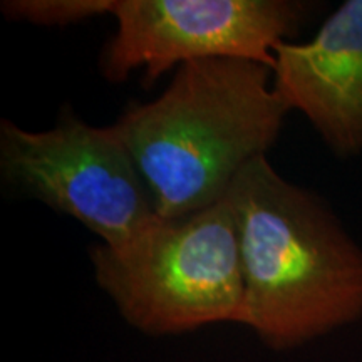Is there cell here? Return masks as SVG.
Wrapping results in <instances>:
<instances>
[{
  "instance_id": "cell-1",
  "label": "cell",
  "mask_w": 362,
  "mask_h": 362,
  "mask_svg": "<svg viewBox=\"0 0 362 362\" xmlns=\"http://www.w3.org/2000/svg\"><path fill=\"white\" fill-rule=\"evenodd\" d=\"M221 200L238 237L240 325L288 351L361 319L362 250L317 194L282 178L264 155Z\"/></svg>"
},
{
  "instance_id": "cell-2",
  "label": "cell",
  "mask_w": 362,
  "mask_h": 362,
  "mask_svg": "<svg viewBox=\"0 0 362 362\" xmlns=\"http://www.w3.org/2000/svg\"><path fill=\"white\" fill-rule=\"evenodd\" d=\"M272 79V67L248 59L189 61L161 96L117 119L158 215L215 205L240 170L274 146L288 110Z\"/></svg>"
},
{
  "instance_id": "cell-3",
  "label": "cell",
  "mask_w": 362,
  "mask_h": 362,
  "mask_svg": "<svg viewBox=\"0 0 362 362\" xmlns=\"http://www.w3.org/2000/svg\"><path fill=\"white\" fill-rule=\"evenodd\" d=\"M90 260L121 317L148 336L242 320L238 237L225 200L180 218L158 215L128 242L94 247Z\"/></svg>"
},
{
  "instance_id": "cell-4",
  "label": "cell",
  "mask_w": 362,
  "mask_h": 362,
  "mask_svg": "<svg viewBox=\"0 0 362 362\" xmlns=\"http://www.w3.org/2000/svg\"><path fill=\"white\" fill-rule=\"evenodd\" d=\"M0 171L7 185L74 216L107 247L133 238L158 216L155 200L115 126L64 115L52 129L0 123Z\"/></svg>"
},
{
  "instance_id": "cell-5",
  "label": "cell",
  "mask_w": 362,
  "mask_h": 362,
  "mask_svg": "<svg viewBox=\"0 0 362 362\" xmlns=\"http://www.w3.org/2000/svg\"><path fill=\"white\" fill-rule=\"evenodd\" d=\"M300 0H116V34L104 47L101 71L112 83L144 67L155 83L165 71L210 57L274 66V51L310 19Z\"/></svg>"
},
{
  "instance_id": "cell-6",
  "label": "cell",
  "mask_w": 362,
  "mask_h": 362,
  "mask_svg": "<svg viewBox=\"0 0 362 362\" xmlns=\"http://www.w3.org/2000/svg\"><path fill=\"white\" fill-rule=\"evenodd\" d=\"M274 89L339 158L362 153V0H347L309 42L274 51Z\"/></svg>"
},
{
  "instance_id": "cell-7",
  "label": "cell",
  "mask_w": 362,
  "mask_h": 362,
  "mask_svg": "<svg viewBox=\"0 0 362 362\" xmlns=\"http://www.w3.org/2000/svg\"><path fill=\"white\" fill-rule=\"evenodd\" d=\"M116 0H8L2 12L8 19L35 25H69L111 13Z\"/></svg>"
}]
</instances>
